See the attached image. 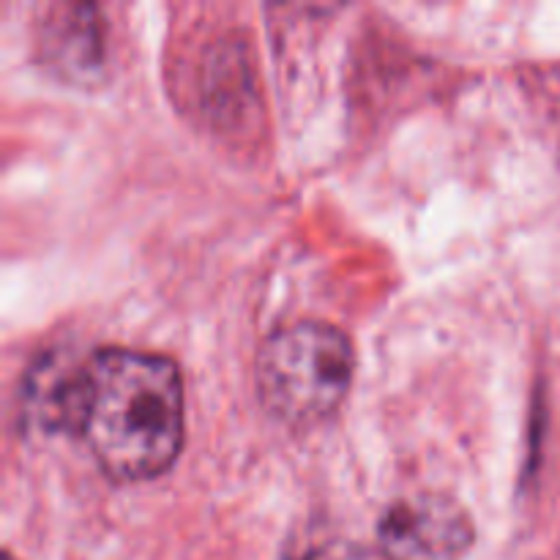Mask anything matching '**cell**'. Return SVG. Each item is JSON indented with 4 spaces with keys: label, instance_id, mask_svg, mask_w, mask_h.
<instances>
[{
    "label": "cell",
    "instance_id": "obj_1",
    "mask_svg": "<svg viewBox=\"0 0 560 560\" xmlns=\"http://www.w3.org/2000/svg\"><path fill=\"white\" fill-rule=\"evenodd\" d=\"M52 419L85 441L109 479H153L184 443L180 372L164 355L102 348L60 383Z\"/></svg>",
    "mask_w": 560,
    "mask_h": 560
},
{
    "label": "cell",
    "instance_id": "obj_2",
    "mask_svg": "<svg viewBox=\"0 0 560 560\" xmlns=\"http://www.w3.org/2000/svg\"><path fill=\"white\" fill-rule=\"evenodd\" d=\"M355 350L337 326L299 320L268 334L255 366L262 408L293 427L328 419L353 383Z\"/></svg>",
    "mask_w": 560,
    "mask_h": 560
},
{
    "label": "cell",
    "instance_id": "obj_3",
    "mask_svg": "<svg viewBox=\"0 0 560 560\" xmlns=\"http://www.w3.org/2000/svg\"><path fill=\"white\" fill-rule=\"evenodd\" d=\"M470 545L468 512L443 492L397 498L377 523V547L388 560H463Z\"/></svg>",
    "mask_w": 560,
    "mask_h": 560
},
{
    "label": "cell",
    "instance_id": "obj_4",
    "mask_svg": "<svg viewBox=\"0 0 560 560\" xmlns=\"http://www.w3.org/2000/svg\"><path fill=\"white\" fill-rule=\"evenodd\" d=\"M93 9L85 5H69L63 9V20L58 22V33L47 38L49 52L66 69H91L98 58L96 20H91Z\"/></svg>",
    "mask_w": 560,
    "mask_h": 560
},
{
    "label": "cell",
    "instance_id": "obj_5",
    "mask_svg": "<svg viewBox=\"0 0 560 560\" xmlns=\"http://www.w3.org/2000/svg\"><path fill=\"white\" fill-rule=\"evenodd\" d=\"M284 560H388L381 547H366L345 536H301L284 552Z\"/></svg>",
    "mask_w": 560,
    "mask_h": 560
},
{
    "label": "cell",
    "instance_id": "obj_6",
    "mask_svg": "<svg viewBox=\"0 0 560 560\" xmlns=\"http://www.w3.org/2000/svg\"><path fill=\"white\" fill-rule=\"evenodd\" d=\"M3 560H14V558H11V556H5V558H3Z\"/></svg>",
    "mask_w": 560,
    "mask_h": 560
}]
</instances>
